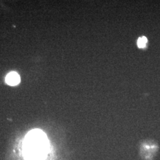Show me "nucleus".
Wrapping results in <instances>:
<instances>
[{
	"instance_id": "obj_1",
	"label": "nucleus",
	"mask_w": 160,
	"mask_h": 160,
	"mask_svg": "<svg viewBox=\"0 0 160 160\" xmlns=\"http://www.w3.org/2000/svg\"><path fill=\"white\" fill-rule=\"evenodd\" d=\"M49 142L46 134L39 129L29 132L24 141V153L28 160H43L47 155Z\"/></svg>"
},
{
	"instance_id": "obj_2",
	"label": "nucleus",
	"mask_w": 160,
	"mask_h": 160,
	"mask_svg": "<svg viewBox=\"0 0 160 160\" xmlns=\"http://www.w3.org/2000/svg\"><path fill=\"white\" fill-rule=\"evenodd\" d=\"M5 81L9 85L11 86H16L20 82V77L19 75L16 72H11L7 75Z\"/></svg>"
},
{
	"instance_id": "obj_3",
	"label": "nucleus",
	"mask_w": 160,
	"mask_h": 160,
	"mask_svg": "<svg viewBox=\"0 0 160 160\" xmlns=\"http://www.w3.org/2000/svg\"><path fill=\"white\" fill-rule=\"evenodd\" d=\"M148 40L146 37L143 36L142 37L139 38L138 40V46L139 48H143L145 46V44L147 43Z\"/></svg>"
}]
</instances>
